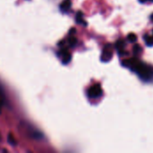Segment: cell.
Returning a JSON list of instances; mask_svg holds the SVG:
<instances>
[{
  "label": "cell",
  "instance_id": "cell-11",
  "mask_svg": "<svg viewBox=\"0 0 153 153\" xmlns=\"http://www.w3.org/2000/svg\"><path fill=\"white\" fill-rule=\"evenodd\" d=\"M68 42H69V45H70L71 47H74V46L77 44V39H76L74 37H71V38L69 39Z\"/></svg>",
  "mask_w": 153,
  "mask_h": 153
},
{
  "label": "cell",
  "instance_id": "cell-10",
  "mask_svg": "<svg viewBox=\"0 0 153 153\" xmlns=\"http://www.w3.org/2000/svg\"><path fill=\"white\" fill-rule=\"evenodd\" d=\"M127 39H128V40H129L130 42H134V41H136L137 37H136V35H135L134 33H130V34H128Z\"/></svg>",
  "mask_w": 153,
  "mask_h": 153
},
{
  "label": "cell",
  "instance_id": "cell-2",
  "mask_svg": "<svg viewBox=\"0 0 153 153\" xmlns=\"http://www.w3.org/2000/svg\"><path fill=\"white\" fill-rule=\"evenodd\" d=\"M88 96L91 99H97L102 95V89L100 84H94L88 90Z\"/></svg>",
  "mask_w": 153,
  "mask_h": 153
},
{
  "label": "cell",
  "instance_id": "cell-4",
  "mask_svg": "<svg viewBox=\"0 0 153 153\" xmlns=\"http://www.w3.org/2000/svg\"><path fill=\"white\" fill-rule=\"evenodd\" d=\"M59 55L61 56V57H62V61H63V64H68L70 61H71V58H72V56H71V54L68 52V50L66 49V48H64V49H62L60 52H59Z\"/></svg>",
  "mask_w": 153,
  "mask_h": 153
},
{
  "label": "cell",
  "instance_id": "cell-12",
  "mask_svg": "<svg viewBox=\"0 0 153 153\" xmlns=\"http://www.w3.org/2000/svg\"><path fill=\"white\" fill-rule=\"evenodd\" d=\"M142 51V48H141V47L139 46V45H135L134 47V52L135 53V54H138V53H140Z\"/></svg>",
  "mask_w": 153,
  "mask_h": 153
},
{
  "label": "cell",
  "instance_id": "cell-8",
  "mask_svg": "<svg viewBox=\"0 0 153 153\" xmlns=\"http://www.w3.org/2000/svg\"><path fill=\"white\" fill-rule=\"evenodd\" d=\"M7 140H8V143H9L11 145H13V146H14V145H16V144H17V143H16V141H15V138L13 136V134H8V136H7Z\"/></svg>",
  "mask_w": 153,
  "mask_h": 153
},
{
  "label": "cell",
  "instance_id": "cell-7",
  "mask_svg": "<svg viewBox=\"0 0 153 153\" xmlns=\"http://www.w3.org/2000/svg\"><path fill=\"white\" fill-rule=\"evenodd\" d=\"M76 22L78 23H83V25H86V22L83 21V13L82 12H78L76 14Z\"/></svg>",
  "mask_w": 153,
  "mask_h": 153
},
{
  "label": "cell",
  "instance_id": "cell-16",
  "mask_svg": "<svg viewBox=\"0 0 153 153\" xmlns=\"http://www.w3.org/2000/svg\"><path fill=\"white\" fill-rule=\"evenodd\" d=\"M0 141H1V134H0Z\"/></svg>",
  "mask_w": 153,
  "mask_h": 153
},
{
  "label": "cell",
  "instance_id": "cell-14",
  "mask_svg": "<svg viewBox=\"0 0 153 153\" xmlns=\"http://www.w3.org/2000/svg\"><path fill=\"white\" fill-rule=\"evenodd\" d=\"M2 107H3V101L0 100V114H1V110H2Z\"/></svg>",
  "mask_w": 153,
  "mask_h": 153
},
{
  "label": "cell",
  "instance_id": "cell-3",
  "mask_svg": "<svg viewBox=\"0 0 153 153\" xmlns=\"http://www.w3.org/2000/svg\"><path fill=\"white\" fill-rule=\"evenodd\" d=\"M113 56V48L112 46L110 44H107L102 51V55H101V61L102 62H108Z\"/></svg>",
  "mask_w": 153,
  "mask_h": 153
},
{
  "label": "cell",
  "instance_id": "cell-1",
  "mask_svg": "<svg viewBox=\"0 0 153 153\" xmlns=\"http://www.w3.org/2000/svg\"><path fill=\"white\" fill-rule=\"evenodd\" d=\"M123 65L135 72L143 81H151L153 79V68L141 62L137 58H129L123 62Z\"/></svg>",
  "mask_w": 153,
  "mask_h": 153
},
{
  "label": "cell",
  "instance_id": "cell-15",
  "mask_svg": "<svg viewBox=\"0 0 153 153\" xmlns=\"http://www.w3.org/2000/svg\"><path fill=\"white\" fill-rule=\"evenodd\" d=\"M74 32H75V29H74V28H73V29H71V30H70V33L72 34V33H74Z\"/></svg>",
  "mask_w": 153,
  "mask_h": 153
},
{
  "label": "cell",
  "instance_id": "cell-6",
  "mask_svg": "<svg viewBox=\"0 0 153 153\" xmlns=\"http://www.w3.org/2000/svg\"><path fill=\"white\" fill-rule=\"evenodd\" d=\"M71 5H72V4H71L70 0H65L60 4V8L63 12H67L71 8Z\"/></svg>",
  "mask_w": 153,
  "mask_h": 153
},
{
  "label": "cell",
  "instance_id": "cell-13",
  "mask_svg": "<svg viewBox=\"0 0 153 153\" xmlns=\"http://www.w3.org/2000/svg\"><path fill=\"white\" fill-rule=\"evenodd\" d=\"M142 3H145V2H153V0H139Z\"/></svg>",
  "mask_w": 153,
  "mask_h": 153
},
{
  "label": "cell",
  "instance_id": "cell-17",
  "mask_svg": "<svg viewBox=\"0 0 153 153\" xmlns=\"http://www.w3.org/2000/svg\"><path fill=\"white\" fill-rule=\"evenodd\" d=\"M152 21H153V15H152Z\"/></svg>",
  "mask_w": 153,
  "mask_h": 153
},
{
  "label": "cell",
  "instance_id": "cell-5",
  "mask_svg": "<svg viewBox=\"0 0 153 153\" xmlns=\"http://www.w3.org/2000/svg\"><path fill=\"white\" fill-rule=\"evenodd\" d=\"M116 49L117 50V52L120 54V55H123L125 54V42L124 40L122 39H119L116 42Z\"/></svg>",
  "mask_w": 153,
  "mask_h": 153
},
{
  "label": "cell",
  "instance_id": "cell-9",
  "mask_svg": "<svg viewBox=\"0 0 153 153\" xmlns=\"http://www.w3.org/2000/svg\"><path fill=\"white\" fill-rule=\"evenodd\" d=\"M145 43L148 46H153V35L152 36H149L147 35V37H145Z\"/></svg>",
  "mask_w": 153,
  "mask_h": 153
}]
</instances>
